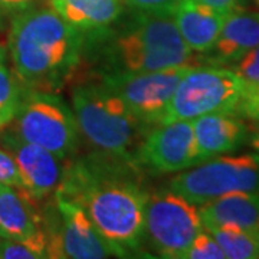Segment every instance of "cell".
<instances>
[{"instance_id":"cell-1","label":"cell","mask_w":259,"mask_h":259,"mask_svg":"<svg viewBox=\"0 0 259 259\" xmlns=\"http://www.w3.org/2000/svg\"><path fill=\"white\" fill-rule=\"evenodd\" d=\"M81 30L52 8H30L13 15L9 52L20 82L49 88L61 82L79 61Z\"/></svg>"},{"instance_id":"cell-2","label":"cell","mask_w":259,"mask_h":259,"mask_svg":"<svg viewBox=\"0 0 259 259\" xmlns=\"http://www.w3.org/2000/svg\"><path fill=\"white\" fill-rule=\"evenodd\" d=\"M55 193L82 207L115 256H125L144 238L147 194L133 183L101 179L83 167L65 173Z\"/></svg>"},{"instance_id":"cell-3","label":"cell","mask_w":259,"mask_h":259,"mask_svg":"<svg viewBox=\"0 0 259 259\" xmlns=\"http://www.w3.org/2000/svg\"><path fill=\"white\" fill-rule=\"evenodd\" d=\"M76 127L93 147L114 157H133L144 136L141 121L107 87H78L72 93Z\"/></svg>"},{"instance_id":"cell-4","label":"cell","mask_w":259,"mask_h":259,"mask_svg":"<svg viewBox=\"0 0 259 259\" xmlns=\"http://www.w3.org/2000/svg\"><path fill=\"white\" fill-rule=\"evenodd\" d=\"M121 71L141 72L192 65L193 51L186 45L171 15L139 13L134 23L111 45Z\"/></svg>"},{"instance_id":"cell-5","label":"cell","mask_w":259,"mask_h":259,"mask_svg":"<svg viewBox=\"0 0 259 259\" xmlns=\"http://www.w3.org/2000/svg\"><path fill=\"white\" fill-rule=\"evenodd\" d=\"M245 87L233 69L192 65L177 85L160 122L193 120L210 112L236 114Z\"/></svg>"},{"instance_id":"cell-6","label":"cell","mask_w":259,"mask_h":259,"mask_svg":"<svg viewBox=\"0 0 259 259\" xmlns=\"http://www.w3.org/2000/svg\"><path fill=\"white\" fill-rule=\"evenodd\" d=\"M170 190L197 206L232 192L259 193V157L241 154L209 158L173 177Z\"/></svg>"},{"instance_id":"cell-7","label":"cell","mask_w":259,"mask_h":259,"mask_svg":"<svg viewBox=\"0 0 259 259\" xmlns=\"http://www.w3.org/2000/svg\"><path fill=\"white\" fill-rule=\"evenodd\" d=\"M203 222L199 206L173 190L147 196L146 228L150 243L161 258L183 259Z\"/></svg>"},{"instance_id":"cell-8","label":"cell","mask_w":259,"mask_h":259,"mask_svg":"<svg viewBox=\"0 0 259 259\" xmlns=\"http://www.w3.org/2000/svg\"><path fill=\"white\" fill-rule=\"evenodd\" d=\"M15 133L20 139L47 148L58 157L69 156L78 143L74 112L58 97L32 93L22 97L15 115Z\"/></svg>"},{"instance_id":"cell-9","label":"cell","mask_w":259,"mask_h":259,"mask_svg":"<svg viewBox=\"0 0 259 259\" xmlns=\"http://www.w3.org/2000/svg\"><path fill=\"white\" fill-rule=\"evenodd\" d=\"M192 65H182L158 71L127 72L108 75L104 87L120 97L125 105L147 125L158 124L176 93L177 85Z\"/></svg>"},{"instance_id":"cell-10","label":"cell","mask_w":259,"mask_h":259,"mask_svg":"<svg viewBox=\"0 0 259 259\" xmlns=\"http://www.w3.org/2000/svg\"><path fill=\"white\" fill-rule=\"evenodd\" d=\"M134 160L157 173H177L199 164L192 120L156 124L144 134Z\"/></svg>"},{"instance_id":"cell-11","label":"cell","mask_w":259,"mask_h":259,"mask_svg":"<svg viewBox=\"0 0 259 259\" xmlns=\"http://www.w3.org/2000/svg\"><path fill=\"white\" fill-rule=\"evenodd\" d=\"M56 210L61 219L59 231L48 233V258L101 259L112 250L95 229L82 207L55 193Z\"/></svg>"},{"instance_id":"cell-12","label":"cell","mask_w":259,"mask_h":259,"mask_svg":"<svg viewBox=\"0 0 259 259\" xmlns=\"http://www.w3.org/2000/svg\"><path fill=\"white\" fill-rule=\"evenodd\" d=\"M3 147L13 156L25 183V190L33 199L55 194L65 177L62 158L47 148L20 139L15 131L0 134Z\"/></svg>"},{"instance_id":"cell-13","label":"cell","mask_w":259,"mask_h":259,"mask_svg":"<svg viewBox=\"0 0 259 259\" xmlns=\"http://www.w3.org/2000/svg\"><path fill=\"white\" fill-rule=\"evenodd\" d=\"M35 202L36 199L22 189L0 185V238L15 241L48 239L45 219Z\"/></svg>"},{"instance_id":"cell-14","label":"cell","mask_w":259,"mask_h":259,"mask_svg":"<svg viewBox=\"0 0 259 259\" xmlns=\"http://www.w3.org/2000/svg\"><path fill=\"white\" fill-rule=\"evenodd\" d=\"M199 163L231 153L246 139V125L232 112H210L192 120Z\"/></svg>"},{"instance_id":"cell-15","label":"cell","mask_w":259,"mask_h":259,"mask_svg":"<svg viewBox=\"0 0 259 259\" xmlns=\"http://www.w3.org/2000/svg\"><path fill=\"white\" fill-rule=\"evenodd\" d=\"M171 16L187 47L193 52H209L221 33L226 15L197 0H182Z\"/></svg>"},{"instance_id":"cell-16","label":"cell","mask_w":259,"mask_h":259,"mask_svg":"<svg viewBox=\"0 0 259 259\" xmlns=\"http://www.w3.org/2000/svg\"><path fill=\"white\" fill-rule=\"evenodd\" d=\"M203 226H235L258 231L259 193L232 192L199 204Z\"/></svg>"},{"instance_id":"cell-17","label":"cell","mask_w":259,"mask_h":259,"mask_svg":"<svg viewBox=\"0 0 259 259\" xmlns=\"http://www.w3.org/2000/svg\"><path fill=\"white\" fill-rule=\"evenodd\" d=\"M256 47H259V13L239 8L225 16L212 51L218 61L235 62Z\"/></svg>"},{"instance_id":"cell-18","label":"cell","mask_w":259,"mask_h":259,"mask_svg":"<svg viewBox=\"0 0 259 259\" xmlns=\"http://www.w3.org/2000/svg\"><path fill=\"white\" fill-rule=\"evenodd\" d=\"M51 8L78 30H100L122 13V0H51Z\"/></svg>"},{"instance_id":"cell-19","label":"cell","mask_w":259,"mask_h":259,"mask_svg":"<svg viewBox=\"0 0 259 259\" xmlns=\"http://www.w3.org/2000/svg\"><path fill=\"white\" fill-rule=\"evenodd\" d=\"M221 246L225 258H259V232L235 226H203Z\"/></svg>"},{"instance_id":"cell-20","label":"cell","mask_w":259,"mask_h":259,"mask_svg":"<svg viewBox=\"0 0 259 259\" xmlns=\"http://www.w3.org/2000/svg\"><path fill=\"white\" fill-rule=\"evenodd\" d=\"M20 100L22 93L19 90L18 81L5 65L0 54V128L6 127L10 121H13Z\"/></svg>"},{"instance_id":"cell-21","label":"cell","mask_w":259,"mask_h":259,"mask_svg":"<svg viewBox=\"0 0 259 259\" xmlns=\"http://www.w3.org/2000/svg\"><path fill=\"white\" fill-rule=\"evenodd\" d=\"M48 258V239L15 241L0 238V259Z\"/></svg>"},{"instance_id":"cell-22","label":"cell","mask_w":259,"mask_h":259,"mask_svg":"<svg viewBox=\"0 0 259 259\" xmlns=\"http://www.w3.org/2000/svg\"><path fill=\"white\" fill-rule=\"evenodd\" d=\"M225 253L214 241L212 235L206 231L199 232L189 249L186 250L183 259H223Z\"/></svg>"},{"instance_id":"cell-23","label":"cell","mask_w":259,"mask_h":259,"mask_svg":"<svg viewBox=\"0 0 259 259\" xmlns=\"http://www.w3.org/2000/svg\"><path fill=\"white\" fill-rule=\"evenodd\" d=\"M232 69L248 85L259 83V47L253 48L232 62Z\"/></svg>"},{"instance_id":"cell-24","label":"cell","mask_w":259,"mask_h":259,"mask_svg":"<svg viewBox=\"0 0 259 259\" xmlns=\"http://www.w3.org/2000/svg\"><path fill=\"white\" fill-rule=\"evenodd\" d=\"M0 185H8L25 190V183L20 176L18 164L13 156L3 146H0Z\"/></svg>"},{"instance_id":"cell-25","label":"cell","mask_w":259,"mask_h":259,"mask_svg":"<svg viewBox=\"0 0 259 259\" xmlns=\"http://www.w3.org/2000/svg\"><path fill=\"white\" fill-rule=\"evenodd\" d=\"M182 0H125L133 10L137 13L151 15H173Z\"/></svg>"},{"instance_id":"cell-26","label":"cell","mask_w":259,"mask_h":259,"mask_svg":"<svg viewBox=\"0 0 259 259\" xmlns=\"http://www.w3.org/2000/svg\"><path fill=\"white\" fill-rule=\"evenodd\" d=\"M236 114L259 122V83L245 87L236 108Z\"/></svg>"},{"instance_id":"cell-27","label":"cell","mask_w":259,"mask_h":259,"mask_svg":"<svg viewBox=\"0 0 259 259\" xmlns=\"http://www.w3.org/2000/svg\"><path fill=\"white\" fill-rule=\"evenodd\" d=\"M39 0H0V9L3 13H13L35 8Z\"/></svg>"},{"instance_id":"cell-28","label":"cell","mask_w":259,"mask_h":259,"mask_svg":"<svg viewBox=\"0 0 259 259\" xmlns=\"http://www.w3.org/2000/svg\"><path fill=\"white\" fill-rule=\"evenodd\" d=\"M200 3H203L206 6L218 10L222 15H228L233 10L239 9L242 5V0H197Z\"/></svg>"},{"instance_id":"cell-29","label":"cell","mask_w":259,"mask_h":259,"mask_svg":"<svg viewBox=\"0 0 259 259\" xmlns=\"http://www.w3.org/2000/svg\"><path fill=\"white\" fill-rule=\"evenodd\" d=\"M250 146L255 150V154L259 157V125H256L250 134Z\"/></svg>"},{"instance_id":"cell-30","label":"cell","mask_w":259,"mask_h":259,"mask_svg":"<svg viewBox=\"0 0 259 259\" xmlns=\"http://www.w3.org/2000/svg\"><path fill=\"white\" fill-rule=\"evenodd\" d=\"M3 19H5V13L0 9V29L3 28Z\"/></svg>"},{"instance_id":"cell-31","label":"cell","mask_w":259,"mask_h":259,"mask_svg":"<svg viewBox=\"0 0 259 259\" xmlns=\"http://www.w3.org/2000/svg\"><path fill=\"white\" fill-rule=\"evenodd\" d=\"M255 3H256V6H258V13H259V0H255Z\"/></svg>"},{"instance_id":"cell-32","label":"cell","mask_w":259,"mask_h":259,"mask_svg":"<svg viewBox=\"0 0 259 259\" xmlns=\"http://www.w3.org/2000/svg\"><path fill=\"white\" fill-rule=\"evenodd\" d=\"M258 232H259V223H258Z\"/></svg>"}]
</instances>
